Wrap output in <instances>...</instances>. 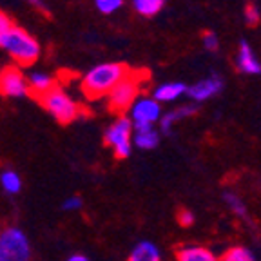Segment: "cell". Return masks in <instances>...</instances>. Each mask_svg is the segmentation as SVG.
Here are the masks:
<instances>
[{
    "instance_id": "cell-10",
    "label": "cell",
    "mask_w": 261,
    "mask_h": 261,
    "mask_svg": "<svg viewBox=\"0 0 261 261\" xmlns=\"http://www.w3.org/2000/svg\"><path fill=\"white\" fill-rule=\"evenodd\" d=\"M236 65H238V69L245 74H259L261 73V62L257 60L254 49L250 47L245 40L241 42L240 49H238Z\"/></svg>"
},
{
    "instance_id": "cell-17",
    "label": "cell",
    "mask_w": 261,
    "mask_h": 261,
    "mask_svg": "<svg viewBox=\"0 0 261 261\" xmlns=\"http://www.w3.org/2000/svg\"><path fill=\"white\" fill-rule=\"evenodd\" d=\"M0 185L8 194H18L22 189V179L15 171L8 169V171H2V174H0Z\"/></svg>"
},
{
    "instance_id": "cell-14",
    "label": "cell",
    "mask_w": 261,
    "mask_h": 261,
    "mask_svg": "<svg viewBox=\"0 0 261 261\" xmlns=\"http://www.w3.org/2000/svg\"><path fill=\"white\" fill-rule=\"evenodd\" d=\"M196 109H198L196 106H181V107H178V109L171 111V113L163 114L162 118H160V125H162L163 133H169V130L172 129V125H174L176 122H179V120L192 116V114L196 113Z\"/></svg>"
},
{
    "instance_id": "cell-23",
    "label": "cell",
    "mask_w": 261,
    "mask_h": 261,
    "mask_svg": "<svg viewBox=\"0 0 261 261\" xmlns=\"http://www.w3.org/2000/svg\"><path fill=\"white\" fill-rule=\"evenodd\" d=\"M62 208H64V211H67V212L80 211V208H82V198H80V196H69V198L62 203Z\"/></svg>"
},
{
    "instance_id": "cell-4",
    "label": "cell",
    "mask_w": 261,
    "mask_h": 261,
    "mask_svg": "<svg viewBox=\"0 0 261 261\" xmlns=\"http://www.w3.org/2000/svg\"><path fill=\"white\" fill-rule=\"evenodd\" d=\"M42 107L53 116L57 122L60 123H71L80 113L78 103H74L67 94L58 87H53L51 91H47L45 94L38 96Z\"/></svg>"
},
{
    "instance_id": "cell-6",
    "label": "cell",
    "mask_w": 261,
    "mask_h": 261,
    "mask_svg": "<svg viewBox=\"0 0 261 261\" xmlns=\"http://www.w3.org/2000/svg\"><path fill=\"white\" fill-rule=\"evenodd\" d=\"M130 135H133V122L127 116H120L106 130V143L114 151L116 158L123 160L130 156V151H133Z\"/></svg>"
},
{
    "instance_id": "cell-1",
    "label": "cell",
    "mask_w": 261,
    "mask_h": 261,
    "mask_svg": "<svg viewBox=\"0 0 261 261\" xmlns=\"http://www.w3.org/2000/svg\"><path fill=\"white\" fill-rule=\"evenodd\" d=\"M129 67L125 64L118 62H107L100 64L89 71L82 80V91L89 100H96L113 91L114 86H118L120 82L129 74Z\"/></svg>"
},
{
    "instance_id": "cell-8",
    "label": "cell",
    "mask_w": 261,
    "mask_h": 261,
    "mask_svg": "<svg viewBox=\"0 0 261 261\" xmlns=\"http://www.w3.org/2000/svg\"><path fill=\"white\" fill-rule=\"evenodd\" d=\"M162 118V107L154 98H140L130 106V122L152 125Z\"/></svg>"
},
{
    "instance_id": "cell-26",
    "label": "cell",
    "mask_w": 261,
    "mask_h": 261,
    "mask_svg": "<svg viewBox=\"0 0 261 261\" xmlns=\"http://www.w3.org/2000/svg\"><path fill=\"white\" fill-rule=\"evenodd\" d=\"M178 221H179V225H184V227H191V225L194 223V214H192L191 211H181L178 216Z\"/></svg>"
},
{
    "instance_id": "cell-7",
    "label": "cell",
    "mask_w": 261,
    "mask_h": 261,
    "mask_svg": "<svg viewBox=\"0 0 261 261\" xmlns=\"http://www.w3.org/2000/svg\"><path fill=\"white\" fill-rule=\"evenodd\" d=\"M29 93L28 80L18 67H6L0 71V94L9 98H20Z\"/></svg>"
},
{
    "instance_id": "cell-11",
    "label": "cell",
    "mask_w": 261,
    "mask_h": 261,
    "mask_svg": "<svg viewBox=\"0 0 261 261\" xmlns=\"http://www.w3.org/2000/svg\"><path fill=\"white\" fill-rule=\"evenodd\" d=\"M178 261H218V256L201 245H185L176 252Z\"/></svg>"
},
{
    "instance_id": "cell-22",
    "label": "cell",
    "mask_w": 261,
    "mask_h": 261,
    "mask_svg": "<svg viewBox=\"0 0 261 261\" xmlns=\"http://www.w3.org/2000/svg\"><path fill=\"white\" fill-rule=\"evenodd\" d=\"M245 22H247V25H250V28H256L261 22V13L254 4H249L245 8Z\"/></svg>"
},
{
    "instance_id": "cell-5",
    "label": "cell",
    "mask_w": 261,
    "mask_h": 261,
    "mask_svg": "<svg viewBox=\"0 0 261 261\" xmlns=\"http://www.w3.org/2000/svg\"><path fill=\"white\" fill-rule=\"evenodd\" d=\"M140 84H142V78L138 76V73H133L130 71L118 86H114L107 96H109V107L114 113L122 114L123 111L130 109V106L136 102L140 93Z\"/></svg>"
},
{
    "instance_id": "cell-20",
    "label": "cell",
    "mask_w": 261,
    "mask_h": 261,
    "mask_svg": "<svg viewBox=\"0 0 261 261\" xmlns=\"http://www.w3.org/2000/svg\"><path fill=\"white\" fill-rule=\"evenodd\" d=\"M218 261H256L254 254L250 252L247 247H232L221 257H218Z\"/></svg>"
},
{
    "instance_id": "cell-19",
    "label": "cell",
    "mask_w": 261,
    "mask_h": 261,
    "mask_svg": "<svg viewBox=\"0 0 261 261\" xmlns=\"http://www.w3.org/2000/svg\"><path fill=\"white\" fill-rule=\"evenodd\" d=\"M165 0H133L135 9L143 16H154L156 13L162 11Z\"/></svg>"
},
{
    "instance_id": "cell-21",
    "label": "cell",
    "mask_w": 261,
    "mask_h": 261,
    "mask_svg": "<svg viewBox=\"0 0 261 261\" xmlns=\"http://www.w3.org/2000/svg\"><path fill=\"white\" fill-rule=\"evenodd\" d=\"M94 4H96V8L100 13L111 15V13H114L116 9L122 8L123 0H94Z\"/></svg>"
},
{
    "instance_id": "cell-24",
    "label": "cell",
    "mask_w": 261,
    "mask_h": 261,
    "mask_svg": "<svg viewBox=\"0 0 261 261\" xmlns=\"http://www.w3.org/2000/svg\"><path fill=\"white\" fill-rule=\"evenodd\" d=\"M203 45H205V49H207V51H216L218 45H220V40H218L216 33H212V31L205 33V35H203Z\"/></svg>"
},
{
    "instance_id": "cell-2",
    "label": "cell",
    "mask_w": 261,
    "mask_h": 261,
    "mask_svg": "<svg viewBox=\"0 0 261 261\" xmlns=\"http://www.w3.org/2000/svg\"><path fill=\"white\" fill-rule=\"evenodd\" d=\"M0 45L8 51L13 57V60L18 62L20 65H31L37 62L38 55H40V45L35 38L25 33L24 29L15 28L13 25L11 31L2 38Z\"/></svg>"
},
{
    "instance_id": "cell-18",
    "label": "cell",
    "mask_w": 261,
    "mask_h": 261,
    "mask_svg": "<svg viewBox=\"0 0 261 261\" xmlns=\"http://www.w3.org/2000/svg\"><path fill=\"white\" fill-rule=\"evenodd\" d=\"M223 198H225V203H227V207L230 208V211H232L238 218H241V220H245V221H250L249 211H247V207H245V203L241 201L240 196L234 194V192H225Z\"/></svg>"
},
{
    "instance_id": "cell-12",
    "label": "cell",
    "mask_w": 261,
    "mask_h": 261,
    "mask_svg": "<svg viewBox=\"0 0 261 261\" xmlns=\"http://www.w3.org/2000/svg\"><path fill=\"white\" fill-rule=\"evenodd\" d=\"M187 94V86L184 82H169V84H162L154 89V98L156 102H172V100H178L179 96Z\"/></svg>"
},
{
    "instance_id": "cell-3",
    "label": "cell",
    "mask_w": 261,
    "mask_h": 261,
    "mask_svg": "<svg viewBox=\"0 0 261 261\" xmlns=\"http://www.w3.org/2000/svg\"><path fill=\"white\" fill-rule=\"evenodd\" d=\"M0 261H31V243L18 227H8L0 232Z\"/></svg>"
},
{
    "instance_id": "cell-13",
    "label": "cell",
    "mask_w": 261,
    "mask_h": 261,
    "mask_svg": "<svg viewBox=\"0 0 261 261\" xmlns=\"http://www.w3.org/2000/svg\"><path fill=\"white\" fill-rule=\"evenodd\" d=\"M127 261H162V254L152 241H140L130 250Z\"/></svg>"
},
{
    "instance_id": "cell-9",
    "label": "cell",
    "mask_w": 261,
    "mask_h": 261,
    "mask_svg": "<svg viewBox=\"0 0 261 261\" xmlns=\"http://www.w3.org/2000/svg\"><path fill=\"white\" fill-rule=\"evenodd\" d=\"M221 87H223V80L220 76H207L203 80L196 82L194 86L187 87V94L191 100L200 103L208 100V98L216 96L221 91Z\"/></svg>"
},
{
    "instance_id": "cell-25",
    "label": "cell",
    "mask_w": 261,
    "mask_h": 261,
    "mask_svg": "<svg viewBox=\"0 0 261 261\" xmlns=\"http://www.w3.org/2000/svg\"><path fill=\"white\" fill-rule=\"evenodd\" d=\"M11 28H13L11 18H9L6 13L0 11V42H2V38H4L9 31H11Z\"/></svg>"
},
{
    "instance_id": "cell-15",
    "label": "cell",
    "mask_w": 261,
    "mask_h": 261,
    "mask_svg": "<svg viewBox=\"0 0 261 261\" xmlns=\"http://www.w3.org/2000/svg\"><path fill=\"white\" fill-rule=\"evenodd\" d=\"M28 87H29V91L38 98L55 87L53 78L47 76V74H44V73H33L31 76L28 78Z\"/></svg>"
},
{
    "instance_id": "cell-16",
    "label": "cell",
    "mask_w": 261,
    "mask_h": 261,
    "mask_svg": "<svg viewBox=\"0 0 261 261\" xmlns=\"http://www.w3.org/2000/svg\"><path fill=\"white\" fill-rule=\"evenodd\" d=\"M160 143V135L154 129H147V130H136L135 135V145L143 151H149V149H154Z\"/></svg>"
},
{
    "instance_id": "cell-27",
    "label": "cell",
    "mask_w": 261,
    "mask_h": 261,
    "mask_svg": "<svg viewBox=\"0 0 261 261\" xmlns=\"http://www.w3.org/2000/svg\"><path fill=\"white\" fill-rule=\"evenodd\" d=\"M67 261H91L87 256H84V254H73V256L67 257Z\"/></svg>"
}]
</instances>
